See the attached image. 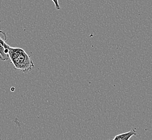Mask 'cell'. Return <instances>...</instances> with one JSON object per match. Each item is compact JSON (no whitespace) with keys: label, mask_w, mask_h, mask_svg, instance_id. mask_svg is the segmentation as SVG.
Segmentation results:
<instances>
[{"label":"cell","mask_w":152,"mask_h":140,"mask_svg":"<svg viewBox=\"0 0 152 140\" xmlns=\"http://www.w3.org/2000/svg\"><path fill=\"white\" fill-rule=\"evenodd\" d=\"M137 135V132L135 129H132L130 131H128L125 133H123L121 134L115 136L114 140H129L132 136H135Z\"/></svg>","instance_id":"cell-2"},{"label":"cell","mask_w":152,"mask_h":140,"mask_svg":"<svg viewBox=\"0 0 152 140\" xmlns=\"http://www.w3.org/2000/svg\"><path fill=\"white\" fill-rule=\"evenodd\" d=\"M7 49L11 63L14 65L15 70L26 73L34 67V64L30 57L23 49L10 45Z\"/></svg>","instance_id":"cell-1"},{"label":"cell","mask_w":152,"mask_h":140,"mask_svg":"<svg viewBox=\"0 0 152 140\" xmlns=\"http://www.w3.org/2000/svg\"><path fill=\"white\" fill-rule=\"evenodd\" d=\"M9 59L8 49H6L0 43V59L2 61H5Z\"/></svg>","instance_id":"cell-3"},{"label":"cell","mask_w":152,"mask_h":140,"mask_svg":"<svg viewBox=\"0 0 152 140\" xmlns=\"http://www.w3.org/2000/svg\"><path fill=\"white\" fill-rule=\"evenodd\" d=\"M53 1V2L55 4V8L57 10H59L61 9V7L60 5L59 4L58 0H52Z\"/></svg>","instance_id":"cell-5"},{"label":"cell","mask_w":152,"mask_h":140,"mask_svg":"<svg viewBox=\"0 0 152 140\" xmlns=\"http://www.w3.org/2000/svg\"><path fill=\"white\" fill-rule=\"evenodd\" d=\"M7 39V37L6 32H4L3 31H0V43L7 49V48L9 47V45L6 43Z\"/></svg>","instance_id":"cell-4"}]
</instances>
